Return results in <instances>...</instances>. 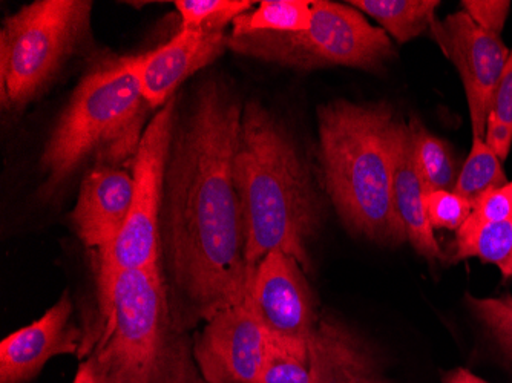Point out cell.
<instances>
[{
	"label": "cell",
	"instance_id": "6da1fadb",
	"mask_svg": "<svg viewBox=\"0 0 512 383\" xmlns=\"http://www.w3.org/2000/svg\"><path fill=\"white\" fill-rule=\"evenodd\" d=\"M244 103L220 76L178 100L160 213L161 267L178 324L191 330L243 304L253 273L234 160Z\"/></svg>",
	"mask_w": 512,
	"mask_h": 383
},
{
	"label": "cell",
	"instance_id": "7a4b0ae2",
	"mask_svg": "<svg viewBox=\"0 0 512 383\" xmlns=\"http://www.w3.org/2000/svg\"><path fill=\"white\" fill-rule=\"evenodd\" d=\"M234 181L250 272L275 250L312 272L310 244L322 221L315 178L292 129L260 100L244 103Z\"/></svg>",
	"mask_w": 512,
	"mask_h": 383
},
{
	"label": "cell",
	"instance_id": "3957f363",
	"mask_svg": "<svg viewBox=\"0 0 512 383\" xmlns=\"http://www.w3.org/2000/svg\"><path fill=\"white\" fill-rule=\"evenodd\" d=\"M96 324L79 356L97 383H207L178 324L161 264L97 281Z\"/></svg>",
	"mask_w": 512,
	"mask_h": 383
},
{
	"label": "cell",
	"instance_id": "277c9868",
	"mask_svg": "<svg viewBox=\"0 0 512 383\" xmlns=\"http://www.w3.org/2000/svg\"><path fill=\"white\" fill-rule=\"evenodd\" d=\"M321 183L345 227L384 246L407 241L394 200L405 125L387 102L338 99L318 106Z\"/></svg>",
	"mask_w": 512,
	"mask_h": 383
},
{
	"label": "cell",
	"instance_id": "5b68a950",
	"mask_svg": "<svg viewBox=\"0 0 512 383\" xmlns=\"http://www.w3.org/2000/svg\"><path fill=\"white\" fill-rule=\"evenodd\" d=\"M140 57H99L80 77L51 128L39 157L42 200L100 164L131 167L154 109L143 97Z\"/></svg>",
	"mask_w": 512,
	"mask_h": 383
},
{
	"label": "cell",
	"instance_id": "8992f818",
	"mask_svg": "<svg viewBox=\"0 0 512 383\" xmlns=\"http://www.w3.org/2000/svg\"><path fill=\"white\" fill-rule=\"evenodd\" d=\"M91 0H36L0 30V102L23 111L54 85L92 42Z\"/></svg>",
	"mask_w": 512,
	"mask_h": 383
},
{
	"label": "cell",
	"instance_id": "52a82bcc",
	"mask_svg": "<svg viewBox=\"0 0 512 383\" xmlns=\"http://www.w3.org/2000/svg\"><path fill=\"white\" fill-rule=\"evenodd\" d=\"M227 50L298 71L347 66L371 73H379L396 54L388 34L370 25L361 11L329 0L313 2L309 30L247 36L229 33Z\"/></svg>",
	"mask_w": 512,
	"mask_h": 383
},
{
	"label": "cell",
	"instance_id": "ba28073f",
	"mask_svg": "<svg viewBox=\"0 0 512 383\" xmlns=\"http://www.w3.org/2000/svg\"><path fill=\"white\" fill-rule=\"evenodd\" d=\"M180 95L158 109L149 122L131 171L134 195L128 220L114 243L96 252V281H106L128 270L161 264L160 213L166 161Z\"/></svg>",
	"mask_w": 512,
	"mask_h": 383
},
{
	"label": "cell",
	"instance_id": "9c48e42d",
	"mask_svg": "<svg viewBox=\"0 0 512 383\" xmlns=\"http://www.w3.org/2000/svg\"><path fill=\"white\" fill-rule=\"evenodd\" d=\"M430 33L459 71L473 135L485 138L491 99L508 62V48L502 37L480 28L465 11L436 20Z\"/></svg>",
	"mask_w": 512,
	"mask_h": 383
},
{
	"label": "cell",
	"instance_id": "30bf717a",
	"mask_svg": "<svg viewBox=\"0 0 512 383\" xmlns=\"http://www.w3.org/2000/svg\"><path fill=\"white\" fill-rule=\"evenodd\" d=\"M293 256L270 252L256 266L246 301L267 333L309 342L319 325L315 293Z\"/></svg>",
	"mask_w": 512,
	"mask_h": 383
},
{
	"label": "cell",
	"instance_id": "8fae6325",
	"mask_svg": "<svg viewBox=\"0 0 512 383\" xmlns=\"http://www.w3.org/2000/svg\"><path fill=\"white\" fill-rule=\"evenodd\" d=\"M269 333L249 302L218 311L194 338V354L207 383H258Z\"/></svg>",
	"mask_w": 512,
	"mask_h": 383
},
{
	"label": "cell",
	"instance_id": "7c38bea8",
	"mask_svg": "<svg viewBox=\"0 0 512 383\" xmlns=\"http://www.w3.org/2000/svg\"><path fill=\"white\" fill-rule=\"evenodd\" d=\"M74 304L68 292L27 327L0 342V383H27L53 357L79 353L83 330L73 319Z\"/></svg>",
	"mask_w": 512,
	"mask_h": 383
},
{
	"label": "cell",
	"instance_id": "4fadbf2b",
	"mask_svg": "<svg viewBox=\"0 0 512 383\" xmlns=\"http://www.w3.org/2000/svg\"><path fill=\"white\" fill-rule=\"evenodd\" d=\"M134 195L131 167L100 164L80 178L76 206L69 213L74 233L92 252L114 243L122 232Z\"/></svg>",
	"mask_w": 512,
	"mask_h": 383
},
{
	"label": "cell",
	"instance_id": "5bb4252c",
	"mask_svg": "<svg viewBox=\"0 0 512 383\" xmlns=\"http://www.w3.org/2000/svg\"><path fill=\"white\" fill-rule=\"evenodd\" d=\"M226 31H201L180 28L157 50L140 57V83L143 97L154 111L180 94L181 85L212 65L227 50Z\"/></svg>",
	"mask_w": 512,
	"mask_h": 383
},
{
	"label": "cell",
	"instance_id": "9a60e30c",
	"mask_svg": "<svg viewBox=\"0 0 512 383\" xmlns=\"http://www.w3.org/2000/svg\"><path fill=\"white\" fill-rule=\"evenodd\" d=\"M424 189L421 180L417 177L411 151L410 129L408 122L402 134L399 145L396 172H394V200L398 209L399 220L404 227L408 243L414 247L419 255L428 261H442L444 252L440 249L434 236V229L428 221L425 210Z\"/></svg>",
	"mask_w": 512,
	"mask_h": 383
},
{
	"label": "cell",
	"instance_id": "2e32d148",
	"mask_svg": "<svg viewBox=\"0 0 512 383\" xmlns=\"http://www.w3.org/2000/svg\"><path fill=\"white\" fill-rule=\"evenodd\" d=\"M408 129L414 169L421 180L424 194L433 190H454L462 166L453 146L444 138L431 134L416 115L408 120Z\"/></svg>",
	"mask_w": 512,
	"mask_h": 383
},
{
	"label": "cell",
	"instance_id": "e0dca14e",
	"mask_svg": "<svg viewBox=\"0 0 512 383\" xmlns=\"http://www.w3.org/2000/svg\"><path fill=\"white\" fill-rule=\"evenodd\" d=\"M364 16L373 17L396 42L407 43L430 31L436 22L437 0H350Z\"/></svg>",
	"mask_w": 512,
	"mask_h": 383
},
{
	"label": "cell",
	"instance_id": "ac0fdd59",
	"mask_svg": "<svg viewBox=\"0 0 512 383\" xmlns=\"http://www.w3.org/2000/svg\"><path fill=\"white\" fill-rule=\"evenodd\" d=\"M479 258L493 264L503 278L512 279V220L502 223H480L468 218L456 232L451 261Z\"/></svg>",
	"mask_w": 512,
	"mask_h": 383
},
{
	"label": "cell",
	"instance_id": "d6986e66",
	"mask_svg": "<svg viewBox=\"0 0 512 383\" xmlns=\"http://www.w3.org/2000/svg\"><path fill=\"white\" fill-rule=\"evenodd\" d=\"M313 19V2L309 0H264L258 7L232 23V36L256 33L292 34L309 30Z\"/></svg>",
	"mask_w": 512,
	"mask_h": 383
},
{
	"label": "cell",
	"instance_id": "ffe728a7",
	"mask_svg": "<svg viewBox=\"0 0 512 383\" xmlns=\"http://www.w3.org/2000/svg\"><path fill=\"white\" fill-rule=\"evenodd\" d=\"M258 383H321L313 368L309 342L290 341L269 334L266 361Z\"/></svg>",
	"mask_w": 512,
	"mask_h": 383
},
{
	"label": "cell",
	"instance_id": "44dd1931",
	"mask_svg": "<svg viewBox=\"0 0 512 383\" xmlns=\"http://www.w3.org/2000/svg\"><path fill=\"white\" fill-rule=\"evenodd\" d=\"M508 181L502 161L488 148L485 138L473 135L470 154L462 164L453 192L474 203L480 195L505 186Z\"/></svg>",
	"mask_w": 512,
	"mask_h": 383
},
{
	"label": "cell",
	"instance_id": "7402d4cb",
	"mask_svg": "<svg viewBox=\"0 0 512 383\" xmlns=\"http://www.w3.org/2000/svg\"><path fill=\"white\" fill-rule=\"evenodd\" d=\"M181 28L201 31H227L241 14L252 10L250 0H177Z\"/></svg>",
	"mask_w": 512,
	"mask_h": 383
},
{
	"label": "cell",
	"instance_id": "603a6c76",
	"mask_svg": "<svg viewBox=\"0 0 512 383\" xmlns=\"http://www.w3.org/2000/svg\"><path fill=\"white\" fill-rule=\"evenodd\" d=\"M465 299L477 321L488 330L491 338L499 344L500 350L512 362V296L474 298L467 295Z\"/></svg>",
	"mask_w": 512,
	"mask_h": 383
},
{
	"label": "cell",
	"instance_id": "cb8c5ba5",
	"mask_svg": "<svg viewBox=\"0 0 512 383\" xmlns=\"http://www.w3.org/2000/svg\"><path fill=\"white\" fill-rule=\"evenodd\" d=\"M425 210L433 229L457 230L470 218L473 203L453 190H433L424 195Z\"/></svg>",
	"mask_w": 512,
	"mask_h": 383
},
{
	"label": "cell",
	"instance_id": "d4e9b609",
	"mask_svg": "<svg viewBox=\"0 0 512 383\" xmlns=\"http://www.w3.org/2000/svg\"><path fill=\"white\" fill-rule=\"evenodd\" d=\"M471 217L480 223H502L512 220V181L480 195L473 203Z\"/></svg>",
	"mask_w": 512,
	"mask_h": 383
},
{
	"label": "cell",
	"instance_id": "484cf974",
	"mask_svg": "<svg viewBox=\"0 0 512 383\" xmlns=\"http://www.w3.org/2000/svg\"><path fill=\"white\" fill-rule=\"evenodd\" d=\"M462 11L483 30L500 36L511 11L508 0H463Z\"/></svg>",
	"mask_w": 512,
	"mask_h": 383
},
{
	"label": "cell",
	"instance_id": "4316f807",
	"mask_svg": "<svg viewBox=\"0 0 512 383\" xmlns=\"http://www.w3.org/2000/svg\"><path fill=\"white\" fill-rule=\"evenodd\" d=\"M488 118L505 123L512 128V51H509L508 62H506L496 89H494Z\"/></svg>",
	"mask_w": 512,
	"mask_h": 383
},
{
	"label": "cell",
	"instance_id": "83f0119b",
	"mask_svg": "<svg viewBox=\"0 0 512 383\" xmlns=\"http://www.w3.org/2000/svg\"><path fill=\"white\" fill-rule=\"evenodd\" d=\"M485 143L503 163L508 158L512 148L511 126L488 118V122H486Z\"/></svg>",
	"mask_w": 512,
	"mask_h": 383
},
{
	"label": "cell",
	"instance_id": "f1b7e54d",
	"mask_svg": "<svg viewBox=\"0 0 512 383\" xmlns=\"http://www.w3.org/2000/svg\"><path fill=\"white\" fill-rule=\"evenodd\" d=\"M444 383H488L480 377L474 376L471 371L465 368H457V370L450 371L445 374Z\"/></svg>",
	"mask_w": 512,
	"mask_h": 383
},
{
	"label": "cell",
	"instance_id": "f546056e",
	"mask_svg": "<svg viewBox=\"0 0 512 383\" xmlns=\"http://www.w3.org/2000/svg\"><path fill=\"white\" fill-rule=\"evenodd\" d=\"M73 383H97L96 374H94L88 362L82 361Z\"/></svg>",
	"mask_w": 512,
	"mask_h": 383
},
{
	"label": "cell",
	"instance_id": "4dcf8cb0",
	"mask_svg": "<svg viewBox=\"0 0 512 383\" xmlns=\"http://www.w3.org/2000/svg\"><path fill=\"white\" fill-rule=\"evenodd\" d=\"M356 383H385V382H382V380L378 379V377L371 376V377H368V379H364V380H361V382H356Z\"/></svg>",
	"mask_w": 512,
	"mask_h": 383
}]
</instances>
